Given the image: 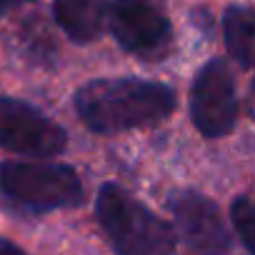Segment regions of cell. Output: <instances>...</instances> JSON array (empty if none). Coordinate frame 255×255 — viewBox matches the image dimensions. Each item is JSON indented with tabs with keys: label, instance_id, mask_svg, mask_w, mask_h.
Returning a JSON list of instances; mask_svg holds the SVG:
<instances>
[{
	"label": "cell",
	"instance_id": "9c48e42d",
	"mask_svg": "<svg viewBox=\"0 0 255 255\" xmlns=\"http://www.w3.org/2000/svg\"><path fill=\"white\" fill-rule=\"evenodd\" d=\"M223 43L228 48V55L240 68H250L255 63V8H250V5L225 8Z\"/></svg>",
	"mask_w": 255,
	"mask_h": 255
},
{
	"label": "cell",
	"instance_id": "6da1fadb",
	"mask_svg": "<svg viewBox=\"0 0 255 255\" xmlns=\"http://www.w3.org/2000/svg\"><path fill=\"white\" fill-rule=\"evenodd\" d=\"M75 110L98 135L163 123L175 110V90L145 78H95L75 90Z\"/></svg>",
	"mask_w": 255,
	"mask_h": 255
},
{
	"label": "cell",
	"instance_id": "7c38bea8",
	"mask_svg": "<svg viewBox=\"0 0 255 255\" xmlns=\"http://www.w3.org/2000/svg\"><path fill=\"white\" fill-rule=\"evenodd\" d=\"M0 255H28L20 245H15L13 240H8V238H3L0 235Z\"/></svg>",
	"mask_w": 255,
	"mask_h": 255
},
{
	"label": "cell",
	"instance_id": "277c9868",
	"mask_svg": "<svg viewBox=\"0 0 255 255\" xmlns=\"http://www.w3.org/2000/svg\"><path fill=\"white\" fill-rule=\"evenodd\" d=\"M0 148L20 158L48 160L68 148V133L35 105L0 95Z\"/></svg>",
	"mask_w": 255,
	"mask_h": 255
},
{
	"label": "cell",
	"instance_id": "30bf717a",
	"mask_svg": "<svg viewBox=\"0 0 255 255\" xmlns=\"http://www.w3.org/2000/svg\"><path fill=\"white\" fill-rule=\"evenodd\" d=\"M230 218L238 238L243 240L248 253L255 255V200H250L248 195H238L230 203Z\"/></svg>",
	"mask_w": 255,
	"mask_h": 255
},
{
	"label": "cell",
	"instance_id": "3957f363",
	"mask_svg": "<svg viewBox=\"0 0 255 255\" xmlns=\"http://www.w3.org/2000/svg\"><path fill=\"white\" fill-rule=\"evenodd\" d=\"M0 195L23 213L40 215L80 205L85 190L78 173L65 163L5 160L0 163Z\"/></svg>",
	"mask_w": 255,
	"mask_h": 255
},
{
	"label": "cell",
	"instance_id": "7a4b0ae2",
	"mask_svg": "<svg viewBox=\"0 0 255 255\" xmlns=\"http://www.w3.org/2000/svg\"><path fill=\"white\" fill-rule=\"evenodd\" d=\"M95 215L115 255H175L178 250L175 228L115 183L100 185Z\"/></svg>",
	"mask_w": 255,
	"mask_h": 255
},
{
	"label": "cell",
	"instance_id": "5b68a950",
	"mask_svg": "<svg viewBox=\"0 0 255 255\" xmlns=\"http://www.w3.org/2000/svg\"><path fill=\"white\" fill-rule=\"evenodd\" d=\"M108 28L125 53L140 60H163L173 48V25L153 0H113Z\"/></svg>",
	"mask_w": 255,
	"mask_h": 255
},
{
	"label": "cell",
	"instance_id": "8992f818",
	"mask_svg": "<svg viewBox=\"0 0 255 255\" xmlns=\"http://www.w3.org/2000/svg\"><path fill=\"white\" fill-rule=\"evenodd\" d=\"M190 118L203 138H225L238 123V95L230 65L223 58L208 60L190 88Z\"/></svg>",
	"mask_w": 255,
	"mask_h": 255
},
{
	"label": "cell",
	"instance_id": "8fae6325",
	"mask_svg": "<svg viewBox=\"0 0 255 255\" xmlns=\"http://www.w3.org/2000/svg\"><path fill=\"white\" fill-rule=\"evenodd\" d=\"M30 3H35V0H0V18L23 8V5H30Z\"/></svg>",
	"mask_w": 255,
	"mask_h": 255
},
{
	"label": "cell",
	"instance_id": "52a82bcc",
	"mask_svg": "<svg viewBox=\"0 0 255 255\" xmlns=\"http://www.w3.org/2000/svg\"><path fill=\"white\" fill-rule=\"evenodd\" d=\"M168 208L175 218V238L180 255H228L230 233L218 205L198 190H178Z\"/></svg>",
	"mask_w": 255,
	"mask_h": 255
},
{
	"label": "cell",
	"instance_id": "ba28073f",
	"mask_svg": "<svg viewBox=\"0 0 255 255\" xmlns=\"http://www.w3.org/2000/svg\"><path fill=\"white\" fill-rule=\"evenodd\" d=\"M58 28L78 45H88L108 28V0H55Z\"/></svg>",
	"mask_w": 255,
	"mask_h": 255
}]
</instances>
